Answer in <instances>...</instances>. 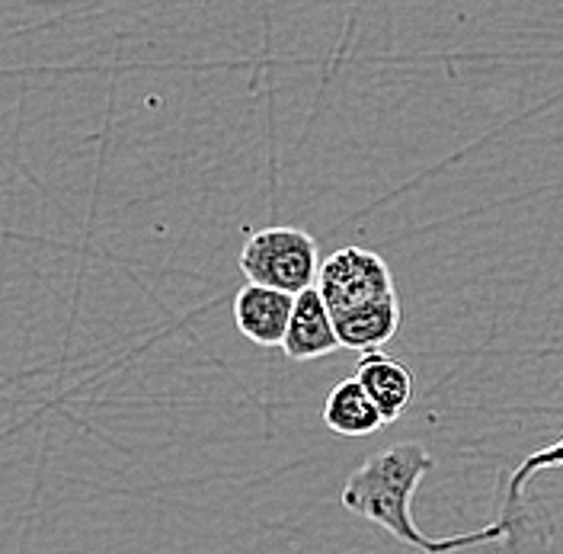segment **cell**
Instances as JSON below:
<instances>
[{
    "label": "cell",
    "instance_id": "5",
    "mask_svg": "<svg viewBox=\"0 0 563 554\" xmlns=\"http://www.w3.org/2000/svg\"><path fill=\"white\" fill-rule=\"evenodd\" d=\"M336 349H343V344L336 337L333 312H330L327 298L320 295V289L311 285L301 295H295V312L288 321L282 352L291 362H311V359H323Z\"/></svg>",
    "mask_w": 563,
    "mask_h": 554
},
{
    "label": "cell",
    "instance_id": "9",
    "mask_svg": "<svg viewBox=\"0 0 563 554\" xmlns=\"http://www.w3.org/2000/svg\"><path fill=\"white\" fill-rule=\"evenodd\" d=\"M548 468H563V436L558 443H551L548 449H538L531 452V455H526V458L519 461V468L509 475V485H506V493H503V510H499V522L509 525V542H506V545H512V535H516L519 522L526 520L528 481H531L538 471H548Z\"/></svg>",
    "mask_w": 563,
    "mask_h": 554
},
{
    "label": "cell",
    "instance_id": "7",
    "mask_svg": "<svg viewBox=\"0 0 563 554\" xmlns=\"http://www.w3.org/2000/svg\"><path fill=\"white\" fill-rule=\"evenodd\" d=\"M404 321V308L397 292H390L385 298L365 302L358 308H346V312H333V324H336V337L343 349H355V352H372V349H385Z\"/></svg>",
    "mask_w": 563,
    "mask_h": 554
},
{
    "label": "cell",
    "instance_id": "2",
    "mask_svg": "<svg viewBox=\"0 0 563 554\" xmlns=\"http://www.w3.org/2000/svg\"><path fill=\"white\" fill-rule=\"evenodd\" d=\"M317 241L301 228H263L246 238L241 250V273L246 282L273 285L288 295H301L317 285L320 273Z\"/></svg>",
    "mask_w": 563,
    "mask_h": 554
},
{
    "label": "cell",
    "instance_id": "3",
    "mask_svg": "<svg viewBox=\"0 0 563 554\" xmlns=\"http://www.w3.org/2000/svg\"><path fill=\"white\" fill-rule=\"evenodd\" d=\"M317 289L327 298L330 312L358 308L365 302L385 298L394 292V276L387 270L385 257L365 247H343L320 263Z\"/></svg>",
    "mask_w": 563,
    "mask_h": 554
},
{
    "label": "cell",
    "instance_id": "4",
    "mask_svg": "<svg viewBox=\"0 0 563 554\" xmlns=\"http://www.w3.org/2000/svg\"><path fill=\"white\" fill-rule=\"evenodd\" d=\"M291 312H295V295L273 285L246 282L234 295V324L256 347H282Z\"/></svg>",
    "mask_w": 563,
    "mask_h": 554
},
{
    "label": "cell",
    "instance_id": "1",
    "mask_svg": "<svg viewBox=\"0 0 563 554\" xmlns=\"http://www.w3.org/2000/svg\"><path fill=\"white\" fill-rule=\"evenodd\" d=\"M432 468H435V458L422 443H397L390 449L368 455L350 475L340 500L358 520L375 522L390 539L422 554H455L477 548V545L509 542L506 522H493L477 532H464V535H452V539L422 535L413 522V497H417L420 481Z\"/></svg>",
    "mask_w": 563,
    "mask_h": 554
},
{
    "label": "cell",
    "instance_id": "8",
    "mask_svg": "<svg viewBox=\"0 0 563 554\" xmlns=\"http://www.w3.org/2000/svg\"><path fill=\"white\" fill-rule=\"evenodd\" d=\"M323 423L330 433L355 439V436L378 433L385 426V416L375 408V401L368 398V391L358 384V379L350 376V379L330 388V394L323 401Z\"/></svg>",
    "mask_w": 563,
    "mask_h": 554
},
{
    "label": "cell",
    "instance_id": "6",
    "mask_svg": "<svg viewBox=\"0 0 563 554\" xmlns=\"http://www.w3.org/2000/svg\"><path fill=\"white\" fill-rule=\"evenodd\" d=\"M358 384L368 391V398L375 401V408L382 411L385 423L400 420L404 411L410 408L413 394H417V379L413 372L387 356L385 349H372V352H358V362H355V372H352Z\"/></svg>",
    "mask_w": 563,
    "mask_h": 554
}]
</instances>
